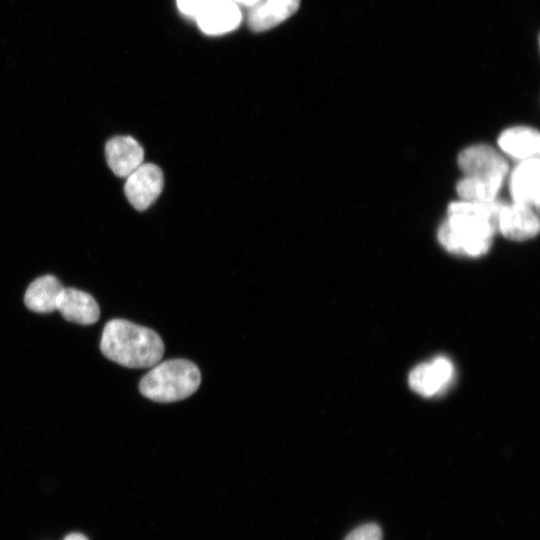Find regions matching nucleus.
Returning <instances> with one entry per match:
<instances>
[{
    "label": "nucleus",
    "mask_w": 540,
    "mask_h": 540,
    "mask_svg": "<svg viewBox=\"0 0 540 540\" xmlns=\"http://www.w3.org/2000/svg\"><path fill=\"white\" fill-rule=\"evenodd\" d=\"M503 203L497 199L452 202L447 219L438 228V241L452 254L470 257L486 254L497 232V217Z\"/></svg>",
    "instance_id": "f257e3e1"
},
{
    "label": "nucleus",
    "mask_w": 540,
    "mask_h": 540,
    "mask_svg": "<svg viewBox=\"0 0 540 540\" xmlns=\"http://www.w3.org/2000/svg\"><path fill=\"white\" fill-rule=\"evenodd\" d=\"M100 349L109 360L128 368H149L164 354V343L152 329L125 319H112L104 326Z\"/></svg>",
    "instance_id": "f03ea898"
},
{
    "label": "nucleus",
    "mask_w": 540,
    "mask_h": 540,
    "mask_svg": "<svg viewBox=\"0 0 540 540\" xmlns=\"http://www.w3.org/2000/svg\"><path fill=\"white\" fill-rule=\"evenodd\" d=\"M201 373L186 359H171L153 366L139 382L140 393L146 398L169 403L183 400L199 388Z\"/></svg>",
    "instance_id": "7ed1b4c3"
},
{
    "label": "nucleus",
    "mask_w": 540,
    "mask_h": 540,
    "mask_svg": "<svg viewBox=\"0 0 540 540\" xmlns=\"http://www.w3.org/2000/svg\"><path fill=\"white\" fill-rule=\"evenodd\" d=\"M458 165L465 177L475 178L501 188L508 173L505 158L489 145H473L462 150Z\"/></svg>",
    "instance_id": "20e7f679"
},
{
    "label": "nucleus",
    "mask_w": 540,
    "mask_h": 540,
    "mask_svg": "<svg viewBox=\"0 0 540 540\" xmlns=\"http://www.w3.org/2000/svg\"><path fill=\"white\" fill-rule=\"evenodd\" d=\"M163 184V173L158 166L141 164L126 177L124 192L131 205L142 211L158 198Z\"/></svg>",
    "instance_id": "39448f33"
},
{
    "label": "nucleus",
    "mask_w": 540,
    "mask_h": 540,
    "mask_svg": "<svg viewBox=\"0 0 540 540\" xmlns=\"http://www.w3.org/2000/svg\"><path fill=\"white\" fill-rule=\"evenodd\" d=\"M536 209L519 203H503L497 217V231L514 241H523L536 236L540 222Z\"/></svg>",
    "instance_id": "423d86ee"
},
{
    "label": "nucleus",
    "mask_w": 540,
    "mask_h": 540,
    "mask_svg": "<svg viewBox=\"0 0 540 540\" xmlns=\"http://www.w3.org/2000/svg\"><path fill=\"white\" fill-rule=\"evenodd\" d=\"M454 367L452 362L438 356L431 362L417 365L409 374V385L413 391L424 397H432L443 391L452 381Z\"/></svg>",
    "instance_id": "0eeeda50"
},
{
    "label": "nucleus",
    "mask_w": 540,
    "mask_h": 540,
    "mask_svg": "<svg viewBox=\"0 0 540 540\" xmlns=\"http://www.w3.org/2000/svg\"><path fill=\"white\" fill-rule=\"evenodd\" d=\"M194 20L204 34L219 36L235 30L242 21V13L232 0H211Z\"/></svg>",
    "instance_id": "6e6552de"
},
{
    "label": "nucleus",
    "mask_w": 540,
    "mask_h": 540,
    "mask_svg": "<svg viewBox=\"0 0 540 540\" xmlns=\"http://www.w3.org/2000/svg\"><path fill=\"white\" fill-rule=\"evenodd\" d=\"M539 171L538 157L519 161L510 177V192L513 202L539 208Z\"/></svg>",
    "instance_id": "1a4fd4ad"
},
{
    "label": "nucleus",
    "mask_w": 540,
    "mask_h": 540,
    "mask_svg": "<svg viewBox=\"0 0 540 540\" xmlns=\"http://www.w3.org/2000/svg\"><path fill=\"white\" fill-rule=\"evenodd\" d=\"M106 160L109 168L118 177L126 178L144 159V151L140 143L131 136L112 137L105 146Z\"/></svg>",
    "instance_id": "9d476101"
},
{
    "label": "nucleus",
    "mask_w": 540,
    "mask_h": 540,
    "mask_svg": "<svg viewBox=\"0 0 540 540\" xmlns=\"http://www.w3.org/2000/svg\"><path fill=\"white\" fill-rule=\"evenodd\" d=\"M56 310L65 320L80 325H91L100 316L96 300L90 294L75 288L62 289Z\"/></svg>",
    "instance_id": "9b49d317"
},
{
    "label": "nucleus",
    "mask_w": 540,
    "mask_h": 540,
    "mask_svg": "<svg viewBox=\"0 0 540 540\" xmlns=\"http://www.w3.org/2000/svg\"><path fill=\"white\" fill-rule=\"evenodd\" d=\"M299 5L300 0H259L249 8L248 25L255 32L270 30L292 16Z\"/></svg>",
    "instance_id": "f8f14e48"
},
{
    "label": "nucleus",
    "mask_w": 540,
    "mask_h": 540,
    "mask_svg": "<svg viewBox=\"0 0 540 540\" xmlns=\"http://www.w3.org/2000/svg\"><path fill=\"white\" fill-rule=\"evenodd\" d=\"M498 144L511 158L522 161L538 157L540 135L537 130L530 127H512L500 134Z\"/></svg>",
    "instance_id": "ddd939ff"
},
{
    "label": "nucleus",
    "mask_w": 540,
    "mask_h": 540,
    "mask_svg": "<svg viewBox=\"0 0 540 540\" xmlns=\"http://www.w3.org/2000/svg\"><path fill=\"white\" fill-rule=\"evenodd\" d=\"M64 287L53 275L35 279L27 288L24 303L36 313H50L56 310L59 295Z\"/></svg>",
    "instance_id": "4468645a"
},
{
    "label": "nucleus",
    "mask_w": 540,
    "mask_h": 540,
    "mask_svg": "<svg viewBox=\"0 0 540 540\" xmlns=\"http://www.w3.org/2000/svg\"><path fill=\"white\" fill-rule=\"evenodd\" d=\"M501 188L490 183L471 178H462L456 186V191L464 201L491 202L497 199Z\"/></svg>",
    "instance_id": "2eb2a0df"
},
{
    "label": "nucleus",
    "mask_w": 540,
    "mask_h": 540,
    "mask_svg": "<svg viewBox=\"0 0 540 540\" xmlns=\"http://www.w3.org/2000/svg\"><path fill=\"white\" fill-rule=\"evenodd\" d=\"M345 540H382V531L377 524L368 523L353 530Z\"/></svg>",
    "instance_id": "dca6fc26"
},
{
    "label": "nucleus",
    "mask_w": 540,
    "mask_h": 540,
    "mask_svg": "<svg viewBox=\"0 0 540 540\" xmlns=\"http://www.w3.org/2000/svg\"><path fill=\"white\" fill-rule=\"evenodd\" d=\"M211 0H176L179 11L189 17L193 18L196 14Z\"/></svg>",
    "instance_id": "f3484780"
},
{
    "label": "nucleus",
    "mask_w": 540,
    "mask_h": 540,
    "mask_svg": "<svg viewBox=\"0 0 540 540\" xmlns=\"http://www.w3.org/2000/svg\"><path fill=\"white\" fill-rule=\"evenodd\" d=\"M234 3H236L238 6H245L248 8H251L254 6L259 0H232Z\"/></svg>",
    "instance_id": "a211bd4d"
},
{
    "label": "nucleus",
    "mask_w": 540,
    "mask_h": 540,
    "mask_svg": "<svg viewBox=\"0 0 540 540\" xmlns=\"http://www.w3.org/2000/svg\"><path fill=\"white\" fill-rule=\"evenodd\" d=\"M64 540H89L85 535L80 533H71L68 534Z\"/></svg>",
    "instance_id": "6ab92c4d"
}]
</instances>
